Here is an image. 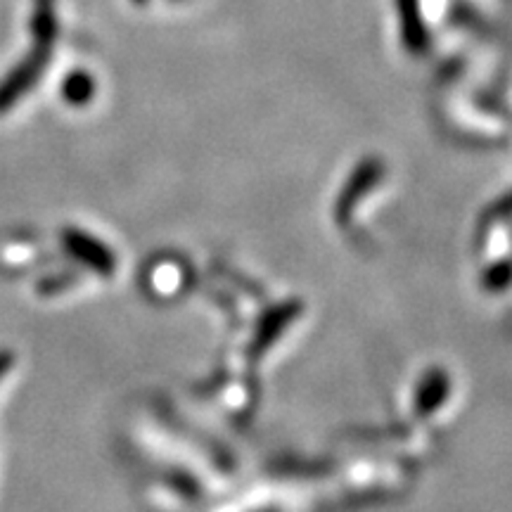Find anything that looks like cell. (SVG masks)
<instances>
[{
  "label": "cell",
  "mask_w": 512,
  "mask_h": 512,
  "mask_svg": "<svg viewBox=\"0 0 512 512\" xmlns=\"http://www.w3.org/2000/svg\"><path fill=\"white\" fill-rule=\"evenodd\" d=\"M8 366H10V356H0V375L5 373V370H8Z\"/></svg>",
  "instance_id": "6da1fadb"
}]
</instances>
